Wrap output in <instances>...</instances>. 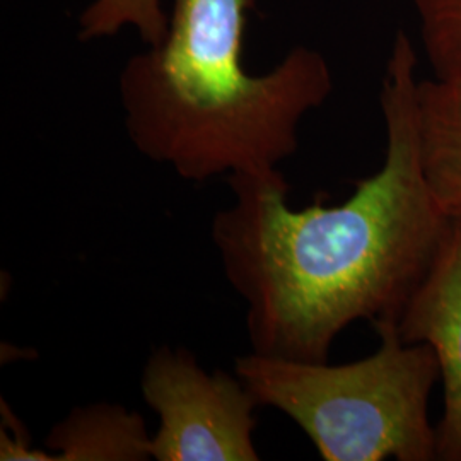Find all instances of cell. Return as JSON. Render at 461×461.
I'll list each match as a JSON object with an SVG mask.
<instances>
[{"label": "cell", "mask_w": 461, "mask_h": 461, "mask_svg": "<svg viewBox=\"0 0 461 461\" xmlns=\"http://www.w3.org/2000/svg\"><path fill=\"white\" fill-rule=\"evenodd\" d=\"M415 68L412 40L398 32L379 95L384 161L344 203L291 207L282 171L228 176L232 202L215 212L211 238L247 304L251 352L329 361L350 323L396 321L434 264L451 222L420 169Z\"/></svg>", "instance_id": "6da1fadb"}, {"label": "cell", "mask_w": 461, "mask_h": 461, "mask_svg": "<svg viewBox=\"0 0 461 461\" xmlns=\"http://www.w3.org/2000/svg\"><path fill=\"white\" fill-rule=\"evenodd\" d=\"M245 0H175L165 40L118 77L129 140L185 182L264 176L299 148L303 118L333 89L325 55L296 47L267 74L243 67Z\"/></svg>", "instance_id": "7a4b0ae2"}, {"label": "cell", "mask_w": 461, "mask_h": 461, "mask_svg": "<svg viewBox=\"0 0 461 461\" xmlns=\"http://www.w3.org/2000/svg\"><path fill=\"white\" fill-rule=\"evenodd\" d=\"M379 347L354 363L293 361L257 352L234 359L260 407L287 415L325 461L438 460L429 396L439 366L428 344L405 342L395 321L373 323Z\"/></svg>", "instance_id": "3957f363"}, {"label": "cell", "mask_w": 461, "mask_h": 461, "mask_svg": "<svg viewBox=\"0 0 461 461\" xmlns=\"http://www.w3.org/2000/svg\"><path fill=\"white\" fill-rule=\"evenodd\" d=\"M140 393L159 420L152 460H260V403L236 373H211L188 348L161 346L144 364Z\"/></svg>", "instance_id": "277c9868"}, {"label": "cell", "mask_w": 461, "mask_h": 461, "mask_svg": "<svg viewBox=\"0 0 461 461\" xmlns=\"http://www.w3.org/2000/svg\"><path fill=\"white\" fill-rule=\"evenodd\" d=\"M400 337L428 344L443 379L438 460L461 461V228L451 224L426 277L396 318Z\"/></svg>", "instance_id": "5b68a950"}, {"label": "cell", "mask_w": 461, "mask_h": 461, "mask_svg": "<svg viewBox=\"0 0 461 461\" xmlns=\"http://www.w3.org/2000/svg\"><path fill=\"white\" fill-rule=\"evenodd\" d=\"M417 137L429 195L461 228V83L419 81Z\"/></svg>", "instance_id": "8992f818"}, {"label": "cell", "mask_w": 461, "mask_h": 461, "mask_svg": "<svg viewBox=\"0 0 461 461\" xmlns=\"http://www.w3.org/2000/svg\"><path fill=\"white\" fill-rule=\"evenodd\" d=\"M144 417L123 405L99 402L77 407L45 438L47 461L150 460Z\"/></svg>", "instance_id": "52a82bcc"}, {"label": "cell", "mask_w": 461, "mask_h": 461, "mask_svg": "<svg viewBox=\"0 0 461 461\" xmlns=\"http://www.w3.org/2000/svg\"><path fill=\"white\" fill-rule=\"evenodd\" d=\"M167 23L161 0H93L79 17V40L93 41L132 26L146 45H158Z\"/></svg>", "instance_id": "ba28073f"}, {"label": "cell", "mask_w": 461, "mask_h": 461, "mask_svg": "<svg viewBox=\"0 0 461 461\" xmlns=\"http://www.w3.org/2000/svg\"><path fill=\"white\" fill-rule=\"evenodd\" d=\"M434 76L461 83V0H412Z\"/></svg>", "instance_id": "9c48e42d"}]
</instances>
